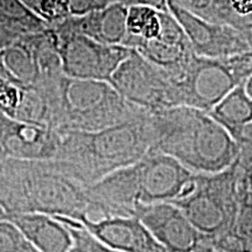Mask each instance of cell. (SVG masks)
<instances>
[{
	"label": "cell",
	"mask_w": 252,
	"mask_h": 252,
	"mask_svg": "<svg viewBox=\"0 0 252 252\" xmlns=\"http://www.w3.org/2000/svg\"><path fill=\"white\" fill-rule=\"evenodd\" d=\"M52 31L63 72L68 77L110 82L113 72L131 54L132 49L127 47L104 45L81 34Z\"/></svg>",
	"instance_id": "obj_8"
},
{
	"label": "cell",
	"mask_w": 252,
	"mask_h": 252,
	"mask_svg": "<svg viewBox=\"0 0 252 252\" xmlns=\"http://www.w3.org/2000/svg\"><path fill=\"white\" fill-rule=\"evenodd\" d=\"M168 12L184 28L196 55L228 58L252 52L248 34L239 28L198 17L175 0H168Z\"/></svg>",
	"instance_id": "obj_10"
},
{
	"label": "cell",
	"mask_w": 252,
	"mask_h": 252,
	"mask_svg": "<svg viewBox=\"0 0 252 252\" xmlns=\"http://www.w3.org/2000/svg\"><path fill=\"white\" fill-rule=\"evenodd\" d=\"M248 37H249V42H250L251 50H252V26L250 27V30H249V32H248Z\"/></svg>",
	"instance_id": "obj_28"
},
{
	"label": "cell",
	"mask_w": 252,
	"mask_h": 252,
	"mask_svg": "<svg viewBox=\"0 0 252 252\" xmlns=\"http://www.w3.org/2000/svg\"><path fill=\"white\" fill-rule=\"evenodd\" d=\"M234 139L237 141V143H247L252 145V123L248 124L247 126H244V127L235 135Z\"/></svg>",
	"instance_id": "obj_25"
},
{
	"label": "cell",
	"mask_w": 252,
	"mask_h": 252,
	"mask_svg": "<svg viewBox=\"0 0 252 252\" xmlns=\"http://www.w3.org/2000/svg\"><path fill=\"white\" fill-rule=\"evenodd\" d=\"M171 75V74H169ZM252 76V52L228 58L194 54L185 67L171 75L179 106L210 112L236 87Z\"/></svg>",
	"instance_id": "obj_5"
},
{
	"label": "cell",
	"mask_w": 252,
	"mask_h": 252,
	"mask_svg": "<svg viewBox=\"0 0 252 252\" xmlns=\"http://www.w3.org/2000/svg\"><path fill=\"white\" fill-rule=\"evenodd\" d=\"M127 6L113 4L83 15H70L50 26L63 33L81 34L109 46H123L126 37Z\"/></svg>",
	"instance_id": "obj_14"
},
{
	"label": "cell",
	"mask_w": 252,
	"mask_h": 252,
	"mask_svg": "<svg viewBox=\"0 0 252 252\" xmlns=\"http://www.w3.org/2000/svg\"><path fill=\"white\" fill-rule=\"evenodd\" d=\"M53 217L60 220L70 232L72 245L69 252H121L109 247L108 244L97 238L80 220H75L63 216Z\"/></svg>",
	"instance_id": "obj_21"
},
{
	"label": "cell",
	"mask_w": 252,
	"mask_h": 252,
	"mask_svg": "<svg viewBox=\"0 0 252 252\" xmlns=\"http://www.w3.org/2000/svg\"><path fill=\"white\" fill-rule=\"evenodd\" d=\"M245 88H247L248 94L252 97V76H250V77L248 78L247 83H245Z\"/></svg>",
	"instance_id": "obj_27"
},
{
	"label": "cell",
	"mask_w": 252,
	"mask_h": 252,
	"mask_svg": "<svg viewBox=\"0 0 252 252\" xmlns=\"http://www.w3.org/2000/svg\"><path fill=\"white\" fill-rule=\"evenodd\" d=\"M21 1L48 26H54L72 15L70 0H21Z\"/></svg>",
	"instance_id": "obj_22"
},
{
	"label": "cell",
	"mask_w": 252,
	"mask_h": 252,
	"mask_svg": "<svg viewBox=\"0 0 252 252\" xmlns=\"http://www.w3.org/2000/svg\"><path fill=\"white\" fill-rule=\"evenodd\" d=\"M61 132L0 111V159L43 161L58 158Z\"/></svg>",
	"instance_id": "obj_11"
},
{
	"label": "cell",
	"mask_w": 252,
	"mask_h": 252,
	"mask_svg": "<svg viewBox=\"0 0 252 252\" xmlns=\"http://www.w3.org/2000/svg\"><path fill=\"white\" fill-rule=\"evenodd\" d=\"M134 217L171 252H190L206 244L202 234L173 203L141 204Z\"/></svg>",
	"instance_id": "obj_12"
},
{
	"label": "cell",
	"mask_w": 252,
	"mask_h": 252,
	"mask_svg": "<svg viewBox=\"0 0 252 252\" xmlns=\"http://www.w3.org/2000/svg\"><path fill=\"white\" fill-rule=\"evenodd\" d=\"M12 222L40 252H69L72 238L69 230L55 217L45 214H0Z\"/></svg>",
	"instance_id": "obj_16"
},
{
	"label": "cell",
	"mask_w": 252,
	"mask_h": 252,
	"mask_svg": "<svg viewBox=\"0 0 252 252\" xmlns=\"http://www.w3.org/2000/svg\"><path fill=\"white\" fill-rule=\"evenodd\" d=\"M27 37L0 48V77L20 89L35 87L39 81L35 55Z\"/></svg>",
	"instance_id": "obj_17"
},
{
	"label": "cell",
	"mask_w": 252,
	"mask_h": 252,
	"mask_svg": "<svg viewBox=\"0 0 252 252\" xmlns=\"http://www.w3.org/2000/svg\"><path fill=\"white\" fill-rule=\"evenodd\" d=\"M202 234L206 244L230 234L238 212V171L235 162L215 174H197L193 193L173 202Z\"/></svg>",
	"instance_id": "obj_6"
},
{
	"label": "cell",
	"mask_w": 252,
	"mask_h": 252,
	"mask_svg": "<svg viewBox=\"0 0 252 252\" xmlns=\"http://www.w3.org/2000/svg\"><path fill=\"white\" fill-rule=\"evenodd\" d=\"M113 4H124L128 7L134 4V0H70L71 14L83 15Z\"/></svg>",
	"instance_id": "obj_24"
},
{
	"label": "cell",
	"mask_w": 252,
	"mask_h": 252,
	"mask_svg": "<svg viewBox=\"0 0 252 252\" xmlns=\"http://www.w3.org/2000/svg\"><path fill=\"white\" fill-rule=\"evenodd\" d=\"M56 159L72 178L89 186L149 154L154 144L151 113L141 111L121 124L94 132H61Z\"/></svg>",
	"instance_id": "obj_2"
},
{
	"label": "cell",
	"mask_w": 252,
	"mask_h": 252,
	"mask_svg": "<svg viewBox=\"0 0 252 252\" xmlns=\"http://www.w3.org/2000/svg\"><path fill=\"white\" fill-rule=\"evenodd\" d=\"M90 232L121 252H171L158 242L137 217H110L97 222L82 220Z\"/></svg>",
	"instance_id": "obj_15"
},
{
	"label": "cell",
	"mask_w": 252,
	"mask_h": 252,
	"mask_svg": "<svg viewBox=\"0 0 252 252\" xmlns=\"http://www.w3.org/2000/svg\"><path fill=\"white\" fill-rule=\"evenodd\" d=\"M48 27L21 0H0V42L2 48Z\"/></svg>",
	"instance_id": "obj_18"
},
{
	"label": "cell",
	"mask_w": 252,
	"mask_h": 252,
	"mask_svg": "<svg viewBox=\"0 0 252 252\" xmlns=\"http://www.w3.org/2000/svg\"><path fill=\"white\" fill-rule=\"evenodd\" d=\"M151 118L154 128L151 152L174 158L193 173L215 174L237 159V141L206 111L174 106L152 112Z\"/></svg>",
	"instance_id": "obj_3"
},
{
	"label": "cell",
	"mask_w": 252,
	"mask_h": 252,
	"mask_svg": "<svg viewBox=\"0 0 252 252\" xmlns=\"http://www.w3.org/2000/svg\"><path fill=\"white\" fill-rule=\"evenodd\" d=\"M126 37L123 46L133 49L138 43L154 40L161 31V12L150 6H128Z\"/></svg>",
	"instance_id": "obj_20"
},
{
	"label": "cell",
	"mask_w": 252,
	"mask_h": 252,
	"mask_svg": "<svg viewBox=\"0 0 252 252\" xmlns=\"http://www.w3.org/2000/svg\"><path fill=\"white\" fill-rule=\"evenodd\" d=\"M141 111L110 82L64 75L56 96L55 127L60 132H94L128 121Z\"/></svg>",
	"instance_id": "obj_4"
},
{
	"label": "cell",
	"mask_w": 252,
	"mask_h": 252,
	"mask_svg": "<svg viewBox=\"0 0 252 252\" xmlns=\"http://www.w3.org/2000/svg\"><path fill=\"white\" fill-rule=\"evenodd\" d=\"M0 252H40L7 220H0Z\"/></svg>",
	"instance_id": "obj_23"
},
{
	"label": "cell",
	"mask_w": 252,
	"mask_h": 252,
	"mask_svg": "<svg viewBox=\"0 0 252 252\" xmlns=\"http://www.w3.org/2000/svg\"><path fill=\"white\" fill-rule=\"evenodd\" d=\"M110 83L128 103L147 112L179 106L169 72L133 49L113 72Z\"/></svg>",
	"instance_id": "obj_7"
},
{
	"label": "cell",
	"mask_w": 252,
	"mask_h": 252,
	"mask_svg": "<svg viewBox=\"0 0 252 252\" xmlns=\"http://www.w3.org/2000/svg\"><path fill=\"white\" fill-rule=\"evenodd\" d=\"M87 188L58 160L0 159V214L36 213L81 222L90 208Z\"/></svg>",
	"instance_id": "obj_1"
},
{
	"label": "cell",
	"mask_w": 252,
	"mask_h": 252,
	"mask_svg": "<svg viewBox=\"0 0 252 252\" xmlns=\"http://www.w3.org/2000/svg\"><path fill=\"white\" fill-rule=\"evenodd\" d=\"M141 204L173 203L193 193L197 174L162 153L150 152L135 162Z\"/></svg>",
	"instance_id": "obj_9"
},
{
	"label": "cell",
	"mask_w": 252,
	"mask_h": 252,
	"mask_svg": "<svg viewBox=\"0 0 252 252\" xmlns=\"http://www.w3.org/2000/svg\"><path fill=\"white\" fill-rule=\"evenodd\" d=\"M190 252H219V251H216L215 249H214L213 247H210V245L203 244V245H201L200 248L195 249V250L190 251Z\"/></svg>",
	"instance_id": "obj_26"
},
{
	"label": "cell",
	"mask_w": 252,
	"mask_h": 252,
	"mask_svg": "<svg viewBox=\"0 0 252 252\" xmlns=\"http://www.w3.org/2000/svg\"><path fill=\"white\" fill-rule=\"evenodd\" d=\"M245 83L230 91L212 111L208 112L224 126L232 137L252 123V97L248 94Z\"/></svg>",
	"instance_id": "obj_19"
},
{
	"label": "cell",
	"mask_w": 252,
	"mask_h": 252,
	"mask_svg": "<svg viewBox=\"0 0 252 252\" xmlns=\"http://www.w3.org/2000/svg\"><path fill=\"white\" fill-rule=\"evenodd\" d=\"M133 50L171 75L180 71L195 54L184 28L169 12H161L159 35L154 40L138 43Z\"/></svg>",
	"instance_id": "obj_13"
}]
</instances>
